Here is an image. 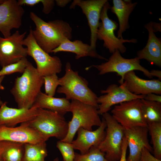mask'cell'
Wrapping results in <instances>:
<instances>
[{"mask_svg":"<svg viewBox=\"0 0 161 161\" xmlns=\"http://www.w3.org/2000/svg\"><path fill=\"white\" fill-rule=\"evenodd\" d=\"M30 16L36 27L32 30L33 37L47 53H52L64 41L72 39V29L67 22L58 19L47 22L33 12H30Z\"/></svg>","mask_w":161,"mask_h":161,"instance_id":"1","label":"cell"},{"mask_svg":"<svg viewBox=\"0 0 161 161\" xmlns=\"http://www.w3.org/2000/svg\"><path fill=\"white\" fill-rule=\"evenodd\" d=\"M44 84L43 77L29 61L22 75L16 78L14 85L10 90L18 108H31Z\"/></svg>","mask_w":161,"mask_h":161,"instance_id":"2","label":"cell"},{"mask_svg":"<svg viewBox=\"0 0 161 161\" xmlns=\"http://www.w3.org/2000/svg\"><path fill=\"white\" fill-rule=\"evenodd\" d=\"M64 75L59 78V86L57 90L59 94H63L69 100H76L98 108L97 97L88 86L87 81L74 71L70 63L67 62L65 66Z\"/></svg>","mask_w":161,"mask_h":161,"instance_id":"3","label":"cell"},{"mask_svg":"<svg viewBox=\"0 0 161 161\" xmlns=\"http://www.w3.org/2000/svg\"><path fill=\"white\" fill-rule=\"evenodd\" d=\"M70 112L72 117L68 123L67 133L61 141L71 143L78 129L80 128L92 131L94 126H99L102 123L98 109L94 106L76 100L70 102Z\"/></svg>","mask_w":161,"mask_h":161,"instance_id":"4","label":"cell"},{"mask_svg":"<svg viewBox=\"0 0 161 161\" xmlns=\"http://www.w3.org/2000/svg\"><path fill=\"white\" fill-rule=\"evenodd\" d=\"M29 125L48 140L54 137L61 140L66 136L68 123L63 115L57 112L38 108L36 116L28 122Z\"/></svg>","mask_w":161,"mask_h":161,"instance_id":"5","label":"cell"},{"mask_svg":"<svg viewBox=\"0 0 161 161\" xmlns=\"http://www.w3.org/2000/svg\"><path fill=\"white\" fill-rule=\"evenodd\" d=\"M102 115L106 124V135L97 147L104 153L105 157L108 161H118L121 155L124 129L109 113Z\"/></svg>","mask_w":161,"mask_h":161,"instance_id":"6","label":"cell"},{"mask_svg":"<svg viewBox=\"0 0 161 161\" xmlns=\"http://www.w3.org/2000/svg\"><path fill=\"white\" fill-rule=\"evenodd\" d=\"M140 63V59L137 57L130 59L124 58L121 55L120 51L116 49L106 62L99 65L89 66L85 69L88 70L92 67H95L99 71L100 75L116 72L121 77L119 82L121 85L123 83L125 75L131 71L139 70L150 78L153 77L150 71L142 66Z\"/></svg>","mask_w":161,"mask_h":161,"instance_id":"7","label":"cell"},{"mask_svg":"<svg viewBox=\"0 0 161 161\" xmlns=\"http://www.w3.org/2000/svg\"><path fill=\"white\" fill-rule=\"evenodd\" d=\"M32 30L30 27L29 34L24 40L23 45L27 47L28 55L35 61L38 72L43 77L59 73L62 66L60 59L50 55L39 47L33 37Z\"/></svg>","mask_w":161,"mask_h":161,"instance_id":"8","label":"cell"},{"mask_svg":"<svg viewBox=\"0 0 161 161\" xmlns=\"http://www.w3.org/2000/svg\"><path fill=\"white\" fill-rule=\"evenodd\" d=\"M111 6L107 1L104 4L102 9L100 16L101 22L97 32V37L100 40L103 41V46L108 49L111 53L118 50L120 53L125 52L126 49L123 45L126 42L136 43L137 40L135 39H125L119 38L116 37L114 31L118 27V24L115 21L109 18L108 11Z\"/></svg>","mask_w":161,"mask_h":161,"instance_id":"9","label":"cell"},{"mask_svg":"<svg viewBox=\"0 0 161 161\" xmlns=\"http://www.w3.org/2000/svg\"><path fill=\"white\" fill-rule=\"evenodd\" d=\"M140 99H136L121 103L115 105L112 110V115L124 129L148 126L142 113Z\"/></svg>","mask_w":161,"mask_h":161,"instance_id":"10","label":"cell"},{"mask_svg":"<svg viewBox=\"0 0 161 161\" xmlns=\"http://www.w3.org/2000/svg\"><path fill=\"white\" fill-rule=\"evenodd\" d=\"M26 32L20 34L18 30L7 38L0 36V65L2 67L16 62L28 55L23 46Z\"/></svg>","mask_w":161,"mask_h":161,"instance_id":"11","label":"cell"},{"mask_svg":"<svg viewBox=\"0 0 161 161\" xmlns=\"http://www.w3.org/2000/svg\"><path fill=\"white\" fill-rule=\"evenodd\" d=\"M100 93L104 95L98 97V111L99 115L108 112L114 106L136 99H143L145 95H137L129 91L123 84L120 86L115 84L109 85Z\"/></svg>","mask_w":161,"mask_h":161,"instance_id":"12","label":"cell"},{"mask_svg":"<svg viewBox=\"0 0 161 161\" xmlns=\"http://www.w3.org/2000/svg\"><path fill=\"white\" fill-rule=\"evenodd\" d=\"M24 13L16 0H4L0 5V32L4 38L11 35L13 29L20 27Z\"/></svg>","mask_w":161,"mask_h":161,"instance_id":"13","label":"cell"},{"mask_svg":"<svg viewBox=\"0 0 161 161\" xmlns=\"http://www.w3.org/2000/svg\"><path fill=\"white\" fill-rule=\"evenodd\" d=\"M107 0H74L70 6L73 9L78 6L81 8L87 19L91 36L90 46L96 49L97 40V32L100 22L99 20L102 9Z\"/></svg>","mask_w":161,"mask_h":161,"instance_id":"14","label":"cell"},{"mask_svg":"<svg viewBox=\"0 0 161 161\" xmlns=\"http://www.w3.org/2000/svg\"><path fill=\"white\" fill-rule=\"evenodd\" d=\"M48 140L40 133L30 126L28 122L21 123L16 127L0 126V141L35 143Z\"/></svg>","mask_w":161,"mask_h":161,"instance_id":"15","label":"cell"},{"mask_svg":"<svg viewBox=\"0 0 161 161\" xmlns=\"http://www.w3.org/2000/svg\"><path fill=\"white\" fill-rule=\"evenodd\" d=\"M148 132V127L137 126L124 129V136L129 151L127 161H139L141 151L144 148L150 152L153 151L149 142Z\"/></svg>","mask_w":161,"mask_h":161,"instance_id":"16","label":"cell"},{"mask_svg":"<svg viewBox=\"0 0 161 161\" xmlns=\"http://www.w3.org/2000/svg\"><path fill=\"white\" fill-rule=\"evenodd\" d=\"M106 127V122L103 117L101 125L95 130L79 129L77 131L76 139L71 143L74 149L84 154L87 153L92 146L97 147L104 139Z\"/></svg>","mask_w":161,"mask_h":161,"instance_id":"17","label":"cell"},{"mask_svg":"<svg viewBox=\"0 0 161 161\" xmlns=\"http://www.w3.org/2000/svg\"><path fill=\"white\" fill-rule=\"evenodd\" d=\"M123 84L129 91L134 95H145L150 93L161 95L160 80L143 79L137 76L134 71L125 75Z\"/></svg>","mask_w":161,"mask_h":161,"instance_id":"18","label":"cell"},{"mask_svg":"<svg viewBox=\"0 0 161 161\" xmlns=\"http://www.w3.org/2000/svg\"><path fill=\"white\" fill-rule=\"evenodd\" d=\"M38 108H14L4 102L0 107V126L14 127L19 123L29 122L38 114Z\"/></svg>","mask_w":161,"mask_h":161,"instance_id":"19","label":"cell"},{"mask_svg":"<svg viewBox=\"0 0 161 161\" xmlns=\"http://www.w3.org/2000/svg\"><path fill=\"white\" fill-rule=\"evenodd\" d=\"M148 33L147 43L145 47L137 53V57L145 59L156 66H161V41L155 34L151 22L145 25Z\"/></svg>","mask_w":161,"mask_h":161,"instance_id":"20","label":"cell"},{"mask_svg":"<svg viewBox=\"0 0 161 161\" xmlns=\"http://www.w3.org/2000/svg\"><path fill=\"white\" fill-rule=\"evenodd\" d=\"M60 52L74 53L76 55L75 58L76 59L82 57H90L106 61L108 60L107 58L97 53L96 49H93L90 45L84 43L80 40L72 41L66 39L54 49L52 52L55 53Z\"/></svg>","mask_w":161,"mask_h":161,"instance_id":"21","label":"cell"},{"mask_svg":"<svg viewBox=\"0 0 161 161\" xmlns=\"http://www.w3.org/2000/svg\"><path fill=\"white\" fill-rule=\"evenodd\" d=\"M113 5L110 9L112 12L117 17L119 27L117 32V38H123V33L129 28V19L130 14L137 4L131 3L130 0H113Z\"/></svg>","mask_w":161,"mask_h":161,"instance_id":"22","label":"cell"},{"mask_svg":"<svg viewBox=\"0 0 161 161\" xmlns=\"http://www.w3.org/2000/svg\"><path fill=\"white\" fill-rule=\"evenodd\" d=\"M70 102L66 98L50 96L41 91L32 107L56 112L64 115L70 112Z\"/></svg>","mask_w":161,"mask_h":161,"instance_id":"23","label":"cell"},{"mask_svg":"<svg viewBox=\"0 0 161 161\" xmlns=\"http://www.w3.org/2000/svg\"><path fill=\"white\" fill-rule=\"evenodd\" d=\"M24 152V143L0 141V155L4 161H21Z\"/></svg>","mask_w":161,"mask_h":161,"instance_id":"24","label":"cell"},{"mask_svg":"<svg viewBox=\"0 0 161 161\" xmlns=\"http://www.w3.org/2000/svg\"><path fill=\"white\" fill-rule=\"evenodd\" d=\"M46 142L24 143V152L21 161H45L48 155Z\"/></svg>","mask_w":161,"mask_h":161,"instance_id":"25","label":"cell"},{"mask_svg":"<svg viewBox=\"0 0 161 161\" xmlns=\"http://www.w3.org/2000/svg\"><path fill=\"white\" fill-rule=\"evenodd\" d=\"M143 116L147 124L161 123V103L140 99Z\"/></svg>","mask_w":161,"mask_h":161,"instance_id":"26","label":"cell"},{"mask_svg":"<svg viewBox=\"0 0 161 161\" xmlns=\"http://www.w3.org/2000/svg\"><path fill=\"white\" fill-rule=\"evenodd\" d=\"M147 127L151 137L154 156L161 160V123H149Z\"/></svg>","mask_w":161,"mask_h":161,"instance_id":"27","label":"cell"},{"mask_svg":"<svg viewBox=\"0 0 161 161\" xmlns=\"http://www.w3.org/2000/svg\"><path fill=\"white\" fill-rule=\"evenodd\" d=\"M73 161H109L105 157V154L97 147H91L86 153L81 154L75 153Z\"/></svg>","mask_w":161,"mask_h":161,"instance_id":"28","label":"cell"},{"mask_svg":"<svg viewBox=\"0 0 161 161\" xmlns=\"http://www.w3.org/2000/svg\"><path fill=\"white\" fill-rule=\"evenodd\" d=\"M28 62L26 57H25L16 62L2 67L0 70V77L16 72L23 73Z\"/></svg>","mask_w":161,"mask_h":161,"instance_id":"29","label":"cell"},{"mask_svg":"<svg viewBox=\"0 0 161 161\" xmlns=\"http://www.w3.org/2000/svg\"><path fill=\"white\" fill-rule=\"evenodd\" d=\"M56 74H53L43 77L45 94L50 96L53 97L60 82Z\"/></svg>","mask_w":161,"mask_h":161,"instance_id":"30","label":"cell"},{"mask_svg":"<svg viewBox=\"0 0 161 161\" xmlns=\"http://www.w3.org/2000/svg\"><path fill=\"white\" fill-rule=\"evenodd\" d=\"M56 146L60 151L64 161H73L75 152L71 143L59 140L57 143Z\"/></svg>","mask_w":161,"mask_h":161,"instance_id":"31","label":"cell"},{"mask_svg":"<svg viewBox=\"0 0 161 161\" xmlns=\"http://www.w3.org/2000/svg\"><path fill=\"white\" fill-rule=\"evenodd\" d=\"M139 161H161V160L153 156L148 149L144 148L141 151Z\"/></svg>","mask_w":161,"mask_h":161,"instance_id":"32","label":"cell"},{"mask_svg":"<svg viewBox=\"0 0 161 161\" xmlns=\"http://www.w3.org/2000/svg\"><path fill=\"white\" fill-rule=\"evenodd\" d=\"M55 2L53 0H41L43 6L42 12L45 14L49 13L53 9Z\"/></svg>","mask_w":161,"mask_h":161,"instance_id":"33","label":"cell"},{"mask_svg":"<svg viewBox=\"0 0 161 161\" xmlns=\"http://www.w3.org/2000/svg\"><path fill=\"white\" fill-rule=\"evenodd\" d=\"M128 148L126 138H123L122 145V153L120 161H127L126 154Z\"/></svg>","mask_w":161,"mask_h":161,"instance_id":"34","label":"cell"},{"mask_svg":"<svg viewBox=\"0 0 161 161\" xmlns=\"http://www.w3.org/2000/svg\"><path fill=\"white\" fill-rule=\"evenodd\" d=\"M143 99L148 101L161 103V95L154 93H150L145 95Z\"/></svg>","mask_w":161,"mask_h":161,"instance_id":"35","label":"cell"},{"mask_svg":"<svg viewBox=\"0 0 161 161\" xmlns=\"http://www.w3.org/2000/svg\"><path fill=\"white\" fill-rule=\"evenodd\" d=\"M71 1L69 0H55L57 5L60 7H63Z\"/></svg>","mask_w":161,"mask_h":161,"instance_id":"36","label":"cell"},{"mask_svg":"<svg viewBox=\"0 0 161 161\" xmlns=\"http://www.w3.org/2000/svg\"><path fill=\"white\" fill-rule=\"evenodd\" d=\"M150 22L154 32L158 31L161 32V23Z\"/></svg>","mask_w":161,"mask_h":161,"instance_id":"37","label":"cell"},{"mask_svg":"<svg viewBox=\"0 0 161 161\" xmlns=\"http://www.w3.org/2000/svg\"><path fill=\"white\" fill-rule=\"evenodd\" d=\"M152 76L157 77L159 80H161V71L158 70L153 69L150 71Z\"/></svg>","mask_w":161,"mask_h":161,"instance_id":"38","label":"cell"},{"mask_svg":"<svg viewBox=\"0 0 161 161\" xmlns=\"http://www.w3.org/2000/svg\"><path fill=\"white\" fill-rule=\"evenodd\" d=\"M5 76H2L0 77V90H3L4 89V87L2 85L1 83L3 80Z\"/></svg>","mask_w":161,"mask_h":161,"instance_id":"39","label":"cell"},{"mask_svg":"<svg viewBox=\"0 0 161 161\" xmlns=\"http://www.w3.org/2000/svg\"><path fill=\"white\" fill-rule=\"evenodd\" d=\"M53 161H59V159L58 157L55 158Z\"/></svg>","mask_w":161,"mask_h":161,"instance_id":"40","label":"cell"},{"mask_svg":"<svg viewBox=\"0 0 161 161\" xmlns=\"http://www.w3.org/2000/svg\"><path fill=\"white\" fill-rule=\"evenodd\" d=\"M3 101L1 100V98L0 97V106L3 103Z\"/></svg>","mask_w":161,"mask_h":161,"instance_id":"41","label":"cell"},{"mask_svg":"<svg viewBox=\"0 0 161 161\" xmlns=\"http://www.w3.org/2000/svg\"><path fill=\"white\" fill-rule=\"evenodd\" d=\"M0 161H4L1 156L0 155Z\"/></svg>","mask_w":161,"mask_h":161,"instance_id":"42","label":"cell"},{"mask_svg":"<svg viewBox=\"0 0 161 161\" xmlns=\"http://www.w3.org/2000/svg\"><path fill=\"white\" fill-rule=\"evenodd\" d=\"M4 1V0H0V5L3 3Z\"/></svg>","mask_w":161,"mask_h":161,"instance_id":"43","label":"cell"}]
</instances>
